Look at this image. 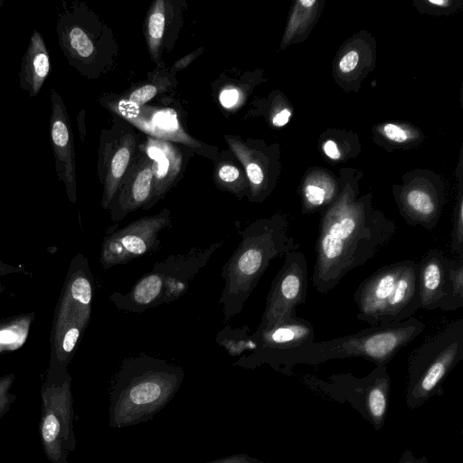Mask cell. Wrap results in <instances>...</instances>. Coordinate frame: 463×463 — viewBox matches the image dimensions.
<instances>
[{
	"label": "cell",
	"instance_id": "1",
	"mask_svg": "<svg viewBox=\"0 0 463 463\" xmlns=\"http://www.w3.org/2000/svg\"><path fill=\"white\" fill-rule=\"evenodd\" d=\"M395 232V223L373 209L369 199L356 200L354 191L345 189L319 222L313 287L321 294L331 291L388 244Z\"/></svg>",
	"mask_w": 463,
	"mask_h": 463
},
{
	"label": "cell",
	"instance_id": "2",
	"mask_svg": "<svg viewBox=\"0 0 463 463\" xmlns=\"http://www.w3.org/2000/svg\"><path fill=\"white\" fill-rule=\"evenodd\" d=\"M426 325L411 317L404 321L371 326L356 333L331 340L311 342L298 347L241 356L235 363L244 368L269 364L286 373L298 364H317L334 359L360 357L386 365L404 346L424 330Z\"/></svg>",
	"mask_w": 463,
	"mask_h": 463
},
{
	"label": "cell",
	"instance_id": "3",
	"mask_svg": "<svg viewBox=\"0 0 463 463\" xmlns=\"http://www.w3.org/2000/svg\"><path fill=\"white\" fill-rule=\"evenodd\" d=\"M183 368L140 354L125 358L109 388V424L121 429L150 420L178 392Z\"/></svg>",
	"mask_w": 463,
	"mask_h": 463
},
{
	"label": "cell",
	"instance_id": "4",
	"mask_svg": "<svg viewBox=\"0 0 463 463\" xmlns=\"http://www.w3.org/2000/svg\"><path fill=\"white\" fill-rule=\"evenodd\" d=\"M288 221L282 214L254 221L241 232V241L222 269L224 288L219 298L223 321L240 314L259 280L278 258L299 249L288 233Z\"/></svg>",
	"mask_w": 463,
	"mask_h": 463
},
{
	"label": "cell",
	"instance_id": "5",
	"mask_svg": "<svg viewBox=\"0 0 463 463\" xmlns=\"http://www.w3.org/2000/svg\"><path fill=\"white\" fill-rule=\"evenodd\" d=\"M354 300L357 318L371 326L411 317L420 307L418 262L405 260L380 268L359 285Z\"/></svg>",
	"mask_w": 463,
	"mask_h": 463
},
{
	"label": "cell",
	"instance_id": "6",
	"mask_svg": "<svg viewBox=\"0 0 463 463\" xmlns=\"http://www.w3.org/2000/svg\"><path fill=\"white\" fill-rule=\"evenodd\" d=\"M463 359V319L443 327L423 342L408 361L405 403L410 409L422 406L443 394V382Z\"/></svg>",
	"mask_w": 463,
	"mask_h": 463
},
{
	"label": "cell",
	"instance_id": "7",
	"mask_svg": "<svg viewBox=\"0 0 463 463\" xmlns=\"http://www.w3.org/2000/svg\"><path fill=\"white\" fill-rule=\"evenodd\" d=\"M41 399L39 430L44 454L51 463H68L76 439L71 377L67 369L48 368Z\"/></svg>",
	"mask_w": 463,
	"mask_h": 463
},
{
	"label": "cell",
	"instance_id": "8",
	"mask_svg": "<svg viewBox=\"0 0 463 463\" xmlns=\"http://www.w3.org/2000/svg\"><path fill=\"white\" fill-rule=\"evenodd\" d=\"M304 381L335 401L347 402L375 430L383 427L391 392V377L386 365H376L361 378L346 373L332 374L326 381L307 375Z\"/></svg>",
	"mask_w": 463,
	"mask_h": 463
},
{
	"label": "cell",
	"instance_id": "9",
	"mask_svg": "<svg viewBox=\"0 0 463 463\" xmlns=\"http://www.w3.org/2000/svg\"><path fill=\"white\" fill-rule=\"evenodd\" d=\"M307 285L306 256L298 249L288 252L271 283L258 327H269L298 317L296 307L305 303Z\"/></svg>",
	"mask_w": 463,
	"mask_h": 463
},
{
	"label": "cell",
	"instance_id": "10",
	"mask_svg": "<svg viewBox=\"0 0 463 463\" xmlns=\"http://www.w3.org/2000/svg\"><path fill=\"white\" fill-rule=\"evenodd\" d=\"M55 30L58 44L69 64L82 74H92L99 51L86 6L61 1L56 14Z\"/></svg>",
	"mask_w": 463,
	"mask_h": 463
},
{
	"label": "cell",
	"instance_id": "11",
	"mask_svg": "<svg viewBox=\"0 0 463 463\" xmlns=\"http://www.w3.org/2000/svg\"><path fill=\"white\" fill-rule=\"evenodd\" d=\"M172 217L165 208L157 214L145 216L104 237L99 261L104 269L128 262L159 245V232L171 226Z\"/></svg>",
	"mask_w": 463,
	"mask_h": 463
},
{
	"label": "cell",
	"instance_id": "12",
	"mask_svg": "<svg viewBox=\"0 0 463 463\" xmlns=\"http://www.w3.org/2000/svg\"><path fill=\"white\" fill-rule=\"evenodd\" d=\"M49 134L57 179L63 183L71 203H75L77 195L73 134L65 103L55 89L51 90Z\"/></svg>",
	"mask_w": 463,
	"mask_h": 463
},
{
	"label": "cell",
	"instance_id": "13",
	"mask_svg": "<svg viewBox=\"0 0 463 463\" xmlns=\"http://www.w3.org/2000/svg\"><path fill=\"white\" fill-rule=\"evenodd\" d=\"M455 260L443 250L431 249L418 263L420 308L450 311V270Z\"/></svg>",
	"mask_w": 463,
	"mask_h": 463
},
{
	"label": "cell",
	"instance_id": "14",
	"mask_svg": "<svg viewBox=\"0 0 463 463\" xmlns=\"http://www.w3.org/2000/svg\"><path fill=\"white\" fill-rule=\"evenodd\" d=\"M222 245V241H218L204 248H193L155 263L153 269L160 271L165 278L164 293L159 306L181 298L186 292L192 279Z\"/></svg>",
	"mask_w": 463,
	"mask_h": 463
},
{
	"label": "cell",
	"instance_id": "15",
	"mask_svg": "<svg viewBox=\"0 0 463 463\" xmlns=\"http://www.w3.org/2000/svg\"><path fill=\"white\" fill-rule=\"evenodd\" d=\"M315 341L313 325L301 317L260 328L249 335L246 352L241 356L287 350Z\"/></svg>",
	"mask_w": 463,
	"mask_h": 463
},
{
	"label": "cell",
	"instance_id": "16",
	"mask_svg": "<svg viewBox=\"0 0 463 463\" xmlns=\"http://www.w3.org/2000/svg\"><path fill=\"white\" fill-rule=\"evenodd\" d=\"M93 293L94 281L89 262L79 253L71 262L56 309L90 320Z\"/></svg>",
	"mask_w": 463,
	"mask_h": 463
},
{
	"label": "cell",
	"instance_id": "17",
	"mask_svg": "<svg viewBox=\"0 0 463 463\" xmlns=\"http://www.w3.org/2000/svg\"><path fill=\"white\" fill-rule=\"evenodd\" d=\"M401 215L410 226L420 225L427 231L436 228L442 203L439 194L426 185H408L398 194Z\"/></svg>",
	"mask_w": 463,
	"mask_h": 463
},
{
	"label": "cell",
	"instance_id": "18",
	"mask_svg": "<svg viewBox=\"0 0 463 463\" xmlns=\"http://www.w3.org/2000/svg\"><path fill=\"white\" fill-rule=\"evenodd\" d=\"M52 70L51 57L45 41L34 29L23 56L18 72L22 90L30 97H36Z\"/></svg>",
	"mask_w": 463,
	"mask_h": 463
},
{
	"label": "cell",
	"instance_id": "19",
	"mask_svg": "<svg viewBox=\"0 0 463 463\" xmlns=\"http://www.w3.org/2000/svg\"><path fill=\"white\" fill-rule=\"evenodd\" d=\"M89 322L77 316L54 317L49 367L67 369Z\"/></svg>",
	"mask_w": 463,
	"mask_h": 463
},
{
	"label": "cell",
	"instance_id": "20",
	"mask_svg": "<svg viewBox=\"0 0 463 463\" xmlns=\"http://www.w3.org/2000/svg\"><path fill=\"white\" fill-rule=\"evenodd\" d=\"M164 287V275L152 269L149 273L142 276L128 292H114L109 296V299L119 310L139 314L159 306Z\"/></svg>",
	"mask_w": 463,
	"mask_h": 463
},
{
	"label": "cell",
	"instance_id": "21",
	"mask_svg": "<svg viewBox=\"0 0 463 463\" xmlns=\"http://www.w3.org/2000/svg\"><path fill=\"white\" fill-rule=\"evenodd\" d=\"M336 185L325 175L309 176L302 187V212L311 213L329 206L336 198Z\"/></svg>",
	"mask_w": 463,
	"mask_h": 463
},
{
	"label": "cell",
	"instance_id": "22",
	"mask_svg": "<svg viewBox=\"0 0 463 463\" xmlns=\"http://www.w3.org/2000/svg\"><path fill=\"white\" fill-rule=\"evenodd\" d=\"M131 156V147L127 142L123 144L112 156L109 170L105 176L104 191L101 205L104 209L109 206L119 189L122 177L128 168Z\"/></svg>",
	"mask_w": 463,
	"mask_h": 463
},
{
	"label": "cell",
	"instance_id": "23",
	"mask_svg": "<svg viewBox=\"0 0 463 463\" xmlns=\"http://www.w3.org/2000/svg\"><path fill=\"white\" fill-rule=\"evenodd\" d=\"M33 317L32 313L0 322V354L14 351L23 345Z\"/></svg>",
	"mask_w": 463,
	"mask_h": 463
},
{
	"label": "cell",
	"instance_id": "24",
	"mask_svg": "<svg viewBox=\"0 0 463 463\" xmlns=\"http://www.w3.org/2000/svg\"><path fill=\"white\" fill-rule=\"evenodd\" d=\"M165 24L164 2L158 1L150 14L147 23L148 43L152 52H156L163 37Z\"/></svg>",
	"mask_w": 463,
	"mask_h": 463
},
{
	"label": "cell",
	"instance_id": "25",
	"mask_svg": "<svg viewBox=\"0 0 463 463\" xmlns=\"http://www.w3.org/2000/svg\"><path fill=\"white\" fill-rule=\"evenodd\" d=\"M450 249L453 252L463 257V197L459 194L454 209L453 222L451 229Z\"/></svg>",
	"mask_w": 463,
	"mask_h": 463
},
{
	"label": "cell",
	"instance_id": "26",
	"mask_svg": "<svg viewBox=\"0 0 463 463\" xmlns=\"http://www.w3.org/2000/svg\"><path fill=\"white\" fill-rule=\"evenodd\" d=\"M452 286L450 311L463 307V260H455L450 270Z\"/></svg>",
	"mask_w": 463,
	"mask_h": 463
},
{
	"label": "cell",
	"instance_id": "27",
	"mask_svg": "<svg viewBox=\"0 0 463 463\" xmlns=\"http://www.w3.org/2000/svg\"><path fill=\"white\" fill-rule=\"evenodd\" d=\"M14 377V373L0 376V419L8 411L16 398L10 392Z\"/></svg>",
	"mask_w": 463,
	"mask_h": 463
},
{
	"label": "cell",
	"instance_id": "28",
	"mask_svg": "<svg viewBox=\"0 0 463 463\" xmlns=\"http://www.w3.org/2000/svg\"><path fill=\"white\" fill-rule=\"evenodd\" d=\"M239 176V170L231 165H222L218 171L221 182L235 194L241 193L245 188L244 184L238 182Z\"/></svg>",
	"mask_w": 463,
	"mask_h": 463
},
{
	"label": "cell",
	"instance_id": "29",
	"mask_svg": "<svg viewBox=\"0 0 463 463\" xmlns=\"http://www.w3.org/2000/svg\"><path fill=\"white\" fill-rule=\"evenodd\" d=\"M381 132L387 139L395 143H404L411 138V131L393 123L383 126Z\"/></svg>",
	"mask_w": 463,
	"mask_h": 463
},
{
	"label": "cell",
	"instance_id": "30",
	"mask_svg": "<svg viewBox=\"0 0 463 463\" xmlns=\"http://www.w3.org/2000/svg\"><path fill=\"white\" fill-rule=\"evenodd\" d=\"M156 94V88L153 85H145L134 90L130 97L129 102L137 106H140L150 100Z\"/></svg>",
	"mask_w": 463,
	"mask_h": 463
},
{
	"label": "cell",
	"instance_id": "31",
	"mask_svg": "<svg viewBox=\"0 0 463 463\" xmlns=\"http://www.w3.org/2000/svg\"><path fill=\"white\" fill-rule=\"evenodd\" d=\"M359 61V54L356 51L352 50L346 52L338 63L339 70L344 73L354 71Z\"/></svg>",
	"mask_w": 463,
	"mask_h": 463
},
{
	"label": "cell",
	"instance_id": "32",
	"mask_svg": "<svg viewBox=\"0 0 463 463\" xmlns=\"http://www.w3.org/2000/svg\"><path fill=\"white\" fill-rule=\"evenodd\" d=\"M205 463H265L247 454H233Z\"/></svg>",
	"mask_w": 463,
	"mask_h": 463
},
{
	"label": "cell",
	"instance_id": "33",
	"mask_svg": "<svg viewBox=\"0 0 463 463\" xmlns=\"http://www.w3.org/2000/svg\"><path fill=\"white\" fill-rule=\"evenodd\" d=\"M238 99V92L235 90H225L221 93L220 101L225 108L232 107Z\"/></svg>",
	"mask_w": 463,
	"mask_h": 463
},
{
	"label": "cell",
	"instance_id": "34",
	"mask_svg": "<svg viewBox=\"0 0 463 463\" xmlns=\"http://www.w3.org/2000/svg\"><path fill=\"white\" fill-rule=\"evenodd\" d=\"M325 154L333 160H337L341 157L340 150L336 143L333 140H327L323 145Z\"/></svg>",
	"mask_w": 463,
	"mask_h": 463
},
{
	"label": "cell",
	"instance_id": "35",
	"mask_svg": "<svg viewBox=\"0 0 463 463\" xmlns=\"http://www.w3.org/2000/svg\"><path fill=\"white\" fill-rule=\"evenodd\" d=\"M397 463H429V460L426 456L417 458L410 449H406Z\"/></svg>",
	"mask_w": 463,
	"mask_h": 463
},
{
	"label": "cell",
	"instance_id": "36",
	"mask_svg": "<svg viewBox=\"0 0 463 463\" xmlns=\"http://www.w3.org/2000/svg\"><path fill=\"white\" fill-rule=\"evenodd\" d=\"M290 116V110L284 109L273 117L272 123L276 127H283L288 122Z\"/></svg>",
	"mask_w": 463,
	"mask_h": 463
},
{
	"label": "cell",
	"instance_id": "37",
	"mask_svg": "<svg viewBox=\"0 0 463 463\" xmlns=\"http://www.w3.org/2000/svg\"><path fill=\"white\" fill-rule=\"evenodd\" d=\"M22 269L23 268L21 267H14L0 260V277L12 273L23 272Z\"/></svg>",
	"mask_w": 463,
	"mask_h": 463
},
{
	"label": "cell",
	"instance_id": "38",
	"mask_svg": "<svg viewBox=\"0 0 463 463\" xmlns=\"http://www.w3.org/2000/svg\"><path fill=\"white\" fill-rule=\"evenodd\" d=\"M428 2L431 5L444 6V7L449 5L451 3L450 1H446V0H429Z\"/></svg>",
	"mask_w": 463,
	"mask_h": 463
},
{
	"label": "cell",
	"instance_id": "39",
	"mask_svg": "<svg viewBox=\"0 0 463 463\" xmlns=\"http://www.w3.org/2000/svg\"><path fill=\"white\" fill-rule=\"evenodd\" d=\"M5 289V287L0 283V295L2 294V292Z\"/></svg>",
	"mask_w": 463,
	"mask_h": 463
},
{
	"label": "cell",
	"instance_id": "40",
	"mask_svg": "<svg viewBox=\"0 0 463 463\" xmlns=\"http://www.w3.org/2000/svg\"><path fill=\"white\" fill-rule=\"evenodd\" d=\"M4 5V0H0V7H2Z\"/></svg>",
	"mask_w": 463,
	"mask_h": 463
}]
</instances>
